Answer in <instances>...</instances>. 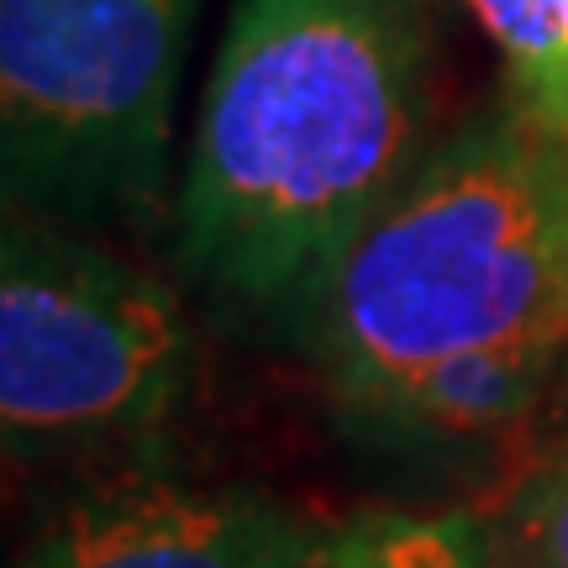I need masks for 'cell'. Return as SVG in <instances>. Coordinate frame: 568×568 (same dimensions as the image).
<instances>
[{"label": "cell", "mask_w": 568, "mask_h": 568, "mask_svg": "<svg viewBox=\"0 0 568 568\" xmlns=\"http://www.w3.org/2000/svg\"><path fill=\"white\" fill-rule=\"evenodd\" d=\"M322 568H500L479 521L364 510L326 531Z\"/></svg>", "instance_id": "cell-8"}, {"label": "cell", "mask_w": 568, "mask_h": 568, "mask_svg": "<svg viewBox=\"0 0 568 568\" xmlns=\"http://www.w3.org/2000/svg\"><path fill=\"white\" fill-rule=\"evenodd\" d=\"M443 0H232L174 237L184 274L301 337L332 264L437 142Z\"/></svg>", "instance_id": "cell-1"}, {"label": "cell", "mask_w": 568, "mask_h": 568, "mask_svg": "<svg viewBox=\"0 0 568 568\" xmlns=\"http://www.w3.org/2000/svg\"><path fill=\"white\" fill-rule=\"evenodd\" d=\"M301 343L343 410L468 347L568 343V138L510 90L443 132L332 264Z\"/></svg>", "instance_id": "cell-2"}, {"label": "cell", "mask_w": 568, "mask_h": 568, "mask_svg": "<svg viewBox=\"0 0 568 568\" xmlns=\"http://www.w3.org/2000/svg\"><path fill=\"white\" fill-rule=\"evenodd\" d=\"M568 343H495L468 347L453 358L426 364L400 385L368 395L347 416L364 422L374 437H410V443H464L495 437L527 422L552 368L564 364Z\"/></svg>", "instance_id": "cell-6"}, {"label": "cell", "mask_w": 568, "mask_h": 568, "mask_svg": "<svg viewBox=\"0 0 568 568\" xmlns=\"http://www.w3.org/2000/svg\"><path fill=\"white\" fill-rule=\"evenodd\" d=\"M195 322L180 290L84 226L0 222V458L74 464L180 410Z\"/></svg>", "instance_id": "cell-4"}, {"label": "cell", "mask_w": 568, "mask_h": 568, "mask_svg": "<svg viewBox=\"0 0 568 568\" xmlns=\"http://www.w3.org/2000/svg\"><path fill=\"white\" fill-rule=\"evenodd\" d=\"M500 53L506 90L568 138V0H464Z\"/></svg>", "instance_id": "cell-7"}, {"label": "cell", "mask_w": 568, "mask_h": 568, "mask_svg": "<svg viewBox=\"0 0 568 568\" xmlns=\"http://www.w3.org/2000/svg\"><path fill=\"white\" fill-rule=\"evenodd\" d=\"M326 531L264 489L126 479L53 516L17 568H322Z\"/></svg>", "instance_id": "cell-5"}, {"label": "cell", "mask_w": 568, "mask_h": 568, "mask_svg": "<svg viewBox=\"0 0 568 568\" xmlns=\"http://www.w3.org/2000/svg\"><path fill=\"white\" fill-rule=\"evenodd\" d=\"M201 0H0V222L159 211Z\"/></svg>", "instance_id": "cell-3"}, {"label": "cell", "mask_w": 568, "mask_h": 568, "mask_svg": "<svg viewBox=\"0 0 568 568\" xmlns=\"http://www.w3.org/2000/svg\"><path fill=\"white\" fill-rule=\"evenodd\" d=\"M479 527L500 568H568V443L542 453Z\"/></svg>", "instance_id": "cell-9"}]
</instances>
